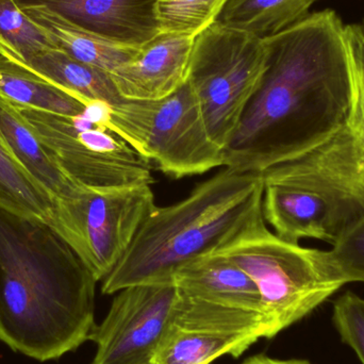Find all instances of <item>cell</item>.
Here are the masks:
<instances>
[{
  "label": "cell",
  "mask_w": 364,
  "mask_h": 364,
  "mask_svg": "<svg viewBox=\"0 0 364 364\" xmlns=\"http://www.w3.org/2000/svg\"><path fill=\"white\" fill-rule=\"evenodd\" d=\"M53 199L14 159L0 140V209L47 223Z\"/></svg>",
  "instance_id": "obj_20"
},
{
  "label": "cell",
  "mask_w": 364,
  "mask_h": 364,
  "mask_svg": "<svg viewBox=\"0 0 364 364\" xmlns=\"http://www.w3.org/2000/svg\"><path fill=\"white\" fill-rule=\"evenodd\" d=\"M55 48L44 28L26 14L15 0H0V57L27 66L41 53Z\"/></svg>",
  "instance_id": "obj_21"
},
{
  "label": "cell",
  "mask_w": 364,
  "mask_h": 364,
  "mask_svg": "<svg viewBox=\"0 0 364 364\" xmlns=\"http://www.w3.org/2000/svg\"><path fill=\"white\" fill-rule=\"evenodd\" d=\"M97 280L42 220L0 209V341L40 363L90 340Z\"/></svg>",
  "instance_id": "obj_2"
},
{
  "label": "cell",
  "mask_w": 364,
  "mask_h": 364,
  "mask_svg": "<svg viewBox=\"0 0 364 364\" xmlns=\"http://www.w3.org/2000/svg\"><path fill=\"white\" fill-rule=\"evenodd\" d=\"M0 140L21 168L53 199L72 196L81 188L53 161L21 110L2 97H0Z\"/></svg>",
  "instance_id": "obj_14"
},
{
  "label": "cell",
  "mask_w": 364,
  "mask_h": 364,
  "mask_svg": "<svg viewBox=\"0 0 364 364\" xmlns=\"http://www.w3.org/2000/svg\"><path fill=\"white\" fill-rule=\"evenodd\" d=\"M264 38L214 21L194 38L188 85L212 140L225 149L267 72Z\"/></svg>",
  "instance_id": "obj_6"
},
{
  "label": "cell",
  "mask_w": 364,
  "mask_h": 364,
  "mask_svg": "<svg viewBox=\"0 0 364 364\" xmlns=\"http://www.w3.org/2000/svg\"><path fill=\"white\" fill-rule=\"evenodd\" d=\"M333 322L341 341L350 346L364 364V299L348 292L333 303Z\"/></svg>",
  "instance_id": "obj_23"
},
{
  "label": "cell",
  "mask_w": 364,
  "mask_h": 364,
  "mask_svg": "<svg viewBox=\"0 0 364 364\" xmlns=\"http://www.w3.org/2000/svg\"><path fill=\"white\" fill-rule=\"evenodd\" d=\"M36 12L119 46L139 49L162 33L158 0H15Z\"/></svg>",
  "instance_id": "obj_10"
},
{
  "label": "cell",
  "mask_w": 364,
  "mask_h": 364,
  "mask_svg": "<svg viewBox=\"0 0 364 364\" xmlns=\"http://www.w3.org/2000/svg\"><path fill=\"white\" fill-rule=\"evenodd\" d=\"M318 0H226L215 21L260 38L303 21Z\"/></svg>",
  "instance_id": "obj_18"
},
{
  "label": "cell",
  "mask_w": 364,
  "mask_h": 364,
  "mask_svg": "<svg viewBox=\"0 0 364 364\" xmlns=\"http://www.w3.org/2000/svg\"><path fill=\"white\" fill-rule=\"evenodd\" d=\"M178 299L174 282L119 291L106 318L90 337L97 348L92 364H151L170 328Z\"/></svg>",
  "instance_id": "obj_9"
},
{
  "label": "cell",
  "mask_w": 364,
  "mask_h": 364,
  "mask_svg": "<svg viewBox=\"0 0 364 364\" xmlns=\"http://www.w3.org/2000/svg\"><path fill=\"white\" fill-rule=\"evenodd\" d=\"M17 108L75 183L90 188L153 184V164L108 127L109 105L91 102L75 117Z\"/></svg>",
  "instance_id": "obj_7"
},
{
  "label": "cell",
  "mask_w": 364,
  "mask_h": 364,
  "mask_svg": "<svg viewBox=\"0 0 364 364\" xmlns=\"http://www.w3.org/2000/svg\"><path fill=\"white\" fill-rule=\"evenodd\" d=\"M262 214L273 232L290 243L316 239L333 246L337 242L328 208L316 193L304 186L264 184Z\"/></svg>",
  "instance_id": "obj_12"
},
{
  "label": "cell",
  "mask_w": 364,
  "mask_h": 364,
  "mask_svg": "<svg viewBox=\"0 0 364 364\" xmlns=\"http://www.w3.org/2000/svg\"><path fill=\"white\" fill-rule=\"evenodd\" d=\"M258 340L245 333L171 323L151 364H210L224 355L239 357Z\"/></svg>",
  "instance_id": "obj_15"
},
{
  "label": "cell",
  "mask_w": 364,
  "mask_h": 364,
  "mask_svg": "<svg viewBox=\"0 0 364 364\" xmlns=\"http://www.w3.org/2000/svg\"><path fill=\"white\" fill-rule=\"evenodd\" d=\"M328 252L344 284H364V218L336 242Z\"/></svg>",
  "instance_id": "obj_24"
},
{
  "label": "cell",
  "mask_w": 364,
  "mask_h": 364,
  "mask_svg": "<svg viewBox=\"0 0 364 364\" xmlns=\"http://www.w3.org/2000/svg\"><path fill=\"white\" fill-rule=\"evenodd\" d=\"M0 97L19 108L63 117L81 114L87 107L76 96L4 57H0Z\"/></svg>",
  "instance_id": "obj_17"
},
{
  "label": "cell",
  "mask_w": 364,
  "mask_h": 364,
  "mask_svg": "<svg viewBox=\"0 0 364 364\" xmlns=\"http://www.w3.org/2000/svg\"><path fill=\"white\" fill-rule=\"evenodd\" d=\"M25 12V11H23ZM44 28L55 48L83 63L112 73L132 60L139 49L119 46L36 12H25Z\"/></svg>",
  "instance_id": "obj_19"
},
{
  "label": "cell",
  "mask_w": 364,
  "mask_h": 364,
  "mask_svg": "<svg viewBox=\"0 0 364 364\" xmlns=\"http://www.w3.org/2000/svg\"><path fill=\"white\" fill-rule=\"evenodd\" d=\"M108 127L173 178L225 166L224 149L212 140L188 82L162 100H124L111 106Z\"/></svg>",
  "instance_id": "obj_5"
},
{
  "label": "cell",
  "mask_w": 364,
  "mask_h": 364,
  "mask_svg": "<svg viewBox=\"0 0 364 364\" xmlns=\"http://www.w3.org/2000/svg\"><path fill=\"white\" fill-rule=\"evenodd\" d=\"M151 184L115 188L81 186L53 199L50 228L70 246L97 282H102L132 245L156 209Z\"/></svg>",
  "instance_id": "obj_8"
},
{
  "label": "cell",
  "mask_w": 364,
  "mask_h": 364,
  "mask_svg": "<svg viewBox=\"0 0 364 364\" xmlns=\"http://www.w3.org/2000/svg\"><path fill=\"white\" fill-rule=\"evenodd\" d=\"M267 72L232 140L224 168L262 174L322 145L346 124L355 78L346 25L331 9L264 38Z\"/></svg>",
  "instance_id": "obj_1"
},
{
  "label": "cell",
  "mask_w": 364,
  "mask_h": 364,
  "mask_svg": "<svg viewBox=\"0 0 364 364\" xmlns=\"http://www.w3.org/2000/svg\"><path fill=\"white\" fill-rule=\"evenodd\" d=\"M242 364H312L307 360H301V359H289V360H282V359L271 358V357L255 356L252 358L247 359Z\"/></svg>",
  "instance_id": "obj_26"
},
{
  "label": "cell",
  "mask_w": 364,
  "mask_h": 364,
  "mask_svg": "<svg viewBox=\"0 0 364 364\" xmlns=\"http://www.w3.org/2000/svg\"><path fill=\"white\" fill-rule=\"evenodd\" d=\"M261 174L225 168L186 198L149 214L113 271L102 280L111 295L127 287L172 284L182 267L215 252L262 205Z\"/></svg>",
  "instance_id": "obj_3"
},
{
  "label": "cell",
  "mask_w": 364,
  "mask_h": 364,
  "mask_svg": "<svg viewBox=\"0 0 364 364\" xmlns=\"http://www.w3.org/2000/svg\"><path fill=\"white\" fill-rule=\"evenodd\" d=\"M346 38L354 70L355 85L364 102V19L346 25Z\"/></svg>",
  "instance_id": "obj_25"
},
{
  "label": "cell",
  "mask_w": 364,
  "mask_h": 364,
  "mask_svg": "<svg viewBox=\"0 0 364 364\" xmlns=\"http://www.w3.org/2000/svg\"><path fill=\"white\" fill-rule=\"evenodd\" d=\"M226 0H158L162 33L196 36L215 21Z\"/></svg>",
  "instance_id": "obj_22"
},
{
  "label": "cell",
  "mask_w": 364,
  "mask_h": 364,
  "mask_svg": "<svg viewBox=\"0 0 364 364\" xmlns=\"http://www.w3.org/2000/svg\"><path fill=\"white\" fill-rule=\"evenodd\" d=\"M174 284L186 296L264 314L260 294L252 278L220 255H205L184 265L175 274Z\"/></svg>",
  "instance_id": "obj_13"
},
{
  "label": "cell",
  "mask_w": 364,
  "mask_h": 364,
  "mask_svg": "<svg viewBox=\"0 0 364 364\" xmlns=\"http://www.w3.org/2000/svg\"><path fill=\"white\" fill-rule=\"evenodd\" d=\"M212 254L230 259L252 278L263 314L277 335L346 286L328 250L280 239L267 228L262 205Z\"/></svg>",
  "instance_id": "obj_4"
},
{
  "label": "cell",
  "mask_w": 364,
  "mask_h": 364,
  "mask_svg": "<svg viewBox=\"0 0 364 364\" xmlns=\"http://www.w3.org/2000/svg\"><path fill=\"white\" fill-rule=\"evenodd\" d=\"M195 36L161 33L136 55L110 73L117 92L126 100L168 97L188 82Z\"/></svg>",
  "instance_id": "obj_11"
},
{
  "label": "cell",
  "mask_w": 364,
  "mask_h": 364,
  "mask_svg": "<svg viewBox=\"0 0 364 364\" xmlns=\"http://www.w3.org/2000/svg\"><path fill=\"white\" fill-rule=\"evenodd\" d=\"M25 68L76 96L85 105L102 102L111 107L124 100L110 73L78 61L59 49L41 53Z\"/></svg>",
  "instance_id": "obj_16"
}]
</instances>
